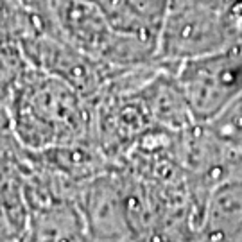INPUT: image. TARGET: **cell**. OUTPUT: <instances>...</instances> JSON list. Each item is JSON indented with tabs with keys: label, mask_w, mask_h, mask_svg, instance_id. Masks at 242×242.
<instances>
[{
	"label": "cell",
	"mask_w": 242,
	"mask_h": 242,
	"mask_svg": "<svg viewBox=\"0 0 242 242\" xmlns=\"http://www.w3.org/2000/svg\"><path fill=\"white\" fill-rule=\"evenodd\" d=\"M181 88L199 117H213L242 95V39L187 61Z\"/></svg>",
	"instance_id": "cell-1"
}]
</instances>
